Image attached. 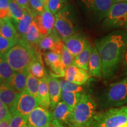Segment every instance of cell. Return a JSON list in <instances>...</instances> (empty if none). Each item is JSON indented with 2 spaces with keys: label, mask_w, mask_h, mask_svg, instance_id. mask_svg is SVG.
I'll use <instances>...</instances> for the list:
<instances>
[{
  "label": "cell",
  "mask_w": 127,
  "mask_h": 127,
  "mask_svg": "<svg viewBox=\"0 0 127 127\" xmlns=\"http://www.w3.org/2000/svg\"><path fill=\"white\" fill-rule=\"evenodd\" d=\"M95 46L102 63V74L109 79L117 72L122 63L127 47V31L117 30L96 39Z\"/></svg>",
  "instance_id": "6da1fadb"
},
{
  "label": "cell",
  "mask_w": 127,
  "mask_h": 127,
  "mask_svg": "<svg viewBox=\"0 0 127 127\" xmlns=\"http://www.w3.org/2000/svg\"><path fill=\"white\" fill-rule=\"evenodd\" d=\"M38 48L31 45L24 39L20 38L3 56L15 72H21L28 69L30 64L41 56Z\"/></svg>",
  "instance_id": "7a4b0ae2"
},
{
  "label": "cell",
  "mask_w": 127,
  "mask_h": 127,
  "mask_svg": "<svg viewBox=\"0 0 127 127\" xmlns=\"http://www.w3.org/2000/svg\"><path fill=\"white\" fill-rule=\"evenodd\" d=\"M96 104L88 94L83 93L72 112L69 127H92L96 115Z\"/></svg>",
  "instance_id": "3957f363"
},
{
  "label": "cell",
  "mask_w": 127,
  "mask_h": 127,
  "mask_svg": "<svg viewBox=\"0 0 127 127\" xmlns=\"http://www.w3.org/2000/svg\"><path fill=\"white\" fill-rule=\"evenodd\" d=\"M127 104V76L112 83L103 92L99 105L103 108L120 107Z\"/></svg>",
  "instance_id": "277c9868"
},
{
  "label": "cell",
  "mask_w": 127,
  "mask_h": 127,
  "mask_svg": "<svg viewBox=\"0 0 127 127\" xmlns=\"http://www.w3.org/2000/svg\"><path fill=\"white\" fill-rule=\"evenodd\" d=\"M54 30L63 41L77 33V23L69 5L64 7L55 15Z\"/></svg>",
  "instance_id": "5b68a950"
},
{
  "label": "cell",
  "mask_w": 127,
  "mask_h": 127,
  "mask_svg": "<svg viewBox=\"0 0 127 127\" xmlns=\"http://www.w3.org/2000/svg\"><path fill=\"white\" fill-rule=\"evenodd\" d=\"M127 122V106H122L96 114L92 127H119Z\"/></svg>",
  "instance_id": "8992f818"
},
{
  "label": "cell",
  "mask_w": 127,
  "mask_h": 127,
  "mask_svg": "<svg viewBox=\"0 0 127 127\" xmlns=\"http://www.w3.org/2000/svg\"><path fill=\"white\" fill-rule=\"evenodd\" d=\"M102 27L107 30L127 27V2H117L112 6L104 19Z\"/></svg>",
  "instance_id": "52a82bcc"
},
{
  "label": "cell",
  "mask_w": 127,
  "mask_h": 127,
  "mask_svg": "<svg viewBox=\"0 0 127 127\" xmlns=\"http://www.w3.org/2000/svg\"><path fill=\"white\" fill-rule=\"evenodd\" d=\"M39 106L38 100L25 91L20 93L18 100L11 114H18L24 118L28 119V115L34 109Z\"/></svg>",
  "instance_id": "ba28073f"
},
{
  "label": "cell",
  "mask_w": 127,
  "mask_h": 127,
  "mask_svg": "<svg viewBox=\"0 0 127 127\" xmlns=\"http://www.w3.org/2000/svg\"><path fill=\"white\" fill-rule=\"evenodd\" d=\"M34 20L42 36L51 34L54 31L55 16L49 9L47 2L45 3L44 10L35 16Z\"/></svg>",
  "instance_id": "9c48e42d"
},
{
  "label": "cell",
  "mask_w": 127,
  "mask_h": 127,
  "mask_svg": "<svg viewBox=\"0 0 127 127\" xmlns=\"http://www.w3.org/2000/svg\"><path fill=\"white\" fill-rule=\"evenodd\" d=\"M52 120L50 109L38 106L28 115L27 125L29 127H50Z\"/></svg>",
  "instance_id": "30bf717a"
},
{
  "label": "cell",
  "mask_w": 127,
  "mask_h": 127,
  "mask_svg": "<svg viewBox=\"0 0 127 127\" xmlns=\"http://www.w3.org/2000/svg\"><path fill=\"white\" fill-rule=\"evenodd\" d=\"M81 1L89 12L99 20L104 19L112 6L117 2L116 0H81Z\"/></svg>",
  "instance_id": "8fae6325"
},
{
  "label": "cell",
  "mask_w": 127,
  "mask_h": 127,
  "mask_svg": "<svg viewBox=\"0 0 127 127\" xmlns=\"http://www.w3.org/2000/svg\"><path fill=\"white\" fill-rule=\"evenodd\" d=\"M43 57L45 64L50 68L51 77H64L66 68L64 66L62 61L61 55L50 51L44 52Z\"/></svg>",
  "instance_id": "7c38bea8"
},
{
  "label": "cell",
  "mask_w": 127,
  "mask_h": 127,
  "mask_svg": "<svg viewBox=\"0 0 127 127\" xmlns=\"http://www.w3.org/2000/svg\"><path fill=\"white\" fill-rule=\"evenodd\" d=\"M64 47V43L63 39L60 38L54 29L51 34L42 36L38 45V48L39 51H51L60 55H61L63 52Z\"/></svg>",
  "instance_id": "4fadbf2b"
},
{
  "label": "cell",
  "mask_w": 127,
  "mask_h": 127,
  "mask_svg": "<svg viewBox=\"0 0 127 127\" xmlns=\"http://www.w3.org/2000/svg\"><path fill=\"white\" fill-rule=\"evenodd\" d=\"M63 42L68 50L74 57L80 54L90 44L87 37L78 32L65 39Z\"/></svg>",
  "instance_id": "5bb4252c"
},
{
  "label": "cell",
  "mask_w": 127,
  "mask_h": 127,
  "mask_svg": "<svg viewBox=\"0 0 127 127\" xmlns=\"http://www.w3.org/2000/svg\"><path fill=\"white\" fill-rule=\"evenodd\" d=\"M90 77L88 71L73 64L65 69V79L72 83L82 85L88 81Z\"/></svg>",
  "instance_id": "9a60e30c"
},
{
  "label": "cell",
  "mask_w": 127,
  "mask_h": 127,
  "mask_svg": "<svg viewBox=\"0 0 127 127\" xmlns=\"http://www.w3.org/2000/svg\"><path fill=\"white\" fill-rule=\"evenodd\" d=\"M46 77L50 96V111L52 112L56 107L57 104L61 101L62 90L59 80L57 78L52 77L51 75H47Z\"/></svg>",
  "instance_id": "2e32d148"
},
{
  "label": "cell",
  "mask_w": 127,
  "mask_h": 127,
  "mask_svg": "<svg viewBox=\"0 0 127 127\" xmlns=\"http://www.w3.org/2000/svg\"><path fill=\"white\" fill-rule=\"evenodd\" d=\"M72 111L64 101H61L51 112L52 119L64 124H69Z\"/></svg>",
  "instance_id": "e0dca14e"
},
{
  "label": "cell",
  "mask_w": 127,
  "mask_h": 127,
  "mask_svg": "<svg viewBox=\"0 0 127 127\" xmlns=\"http://www.w3.org/2000/svg\"><path fill=\"white\" fill-rule=\"evenodd\" d=\"M20 93L9 87L0 85V100L8 107L10 111L15 107Z\"/></svg>",
  "instance_id": "ac0fdd59"
},
{
  "label": "cell",
  "mask_w": 127,
  "mask_h": 127,
  "mask_svg": "<svg viewBox=\"0 0 127 127\" xmlns=\"http://www.w3.org/2000/svg\"><path fill=\"white\" fill-rule=\"evenodd\" d=\"M88 73L90 77L101 78L102 63L99 54L95 46H94L90 61L88 64Z\"/></svg>",
  "instance_id": "d6986e66"
},
{
  "label": "cell",
  "mask_w": 127,
  "mask_h": 127,
  "mask_svg": "<svg viewBox=\"0 0 127 127\" xmlns=\"http://www.w3.org/2000/svg\"><path fill=\"white\" fill-rule=\"evenodd\" d=\"M28 74L29 69H26L21 72H15L7 87L14 89L18 93L25 91Z\"/></svg>",
  "instance_id": "ffe728a7"
},
{
  "label": "cell",
  "mask_w": 127,
  "mask_h": 127,
  "mask_svg": "<svg viewBox=\"0 0 127 127\" xmlns=\"http://www.w3.org/2000/svg\"><path fill=\"white\" fill-rule=\"evenodd\" d=\"M34 17L32 14L28 9H25L23 18L19 21L12 23L18 32L20 38H24L25 34L29 29L30 25L34 21Z\"/></svg>",
  "instance_id": "44dd1931"
},
{
  "label": "cell",
  "mask_w": 127,
  "mask_h": 127,
  "mask_svg": "<svg viewBox=\"0 0 127 127\" xmlns=\"http://www.w3.org/2000/svg\"><path fill=\"white\" fill-rule=\"evenodd\" d=\"M0 35L12 41H18L20 39L18 32L10 18L1 20L0 25Z\"/></svg>",
  "instance_id": "7402d4cb"
},
{
  "label": "cell",
  "mask_w": 127,
  "mask_h": 127,
  "mask_svg": "<svg viewBox=\"0 0 127 127\" xmlns=\"http://www.w3.org/2000/svg\"><path fill=\"white\" fill-rule=\"evenodd\" d=\"M38 100L39 106L47 109H50L51 101L47 77L39 79Z\"/></svg>",
  "instance_id": "603a6c76"
},
{
  "label": "cell",
  "mask_w": 127,
  "mask_h": 127,
  "mask_svg": "<svg viewBox=\"0 0 127 127\" xmlns=\"http://www.w3.org/2000/svg\"><path fill=\"white\" fill-rule=\"evenodd\" d=\"M15 71L6 61L3 55H0V85L7 86Z\"/></svg>",
  "instance_id": "cb8c5ba5"
},
{
  "label": "cell",
  "mask_w": 127,
  "mask_h": 127,
  "mask_svg": "<svg viewBox=\"0 0 127 127\" xmlns=\"http://www.w3.org/2000/svg\"><path fill=\"white\" fill-rule=\"evenodd\" d=\"M93 47L91 44H89L82 51L74 58L73 65L88 71V64L91 57Z\"/></svg>",
  "instance_id": "d4e9b609"
},
{
  "label": "cell",
  "mask_w": 127,
  "mask_h": 127,
  "mask_svg": "<svg viewBox=\"0 0 127 127\" xmlns=\"http://www.w3.org/2000/svg\"><path fill=\"white\" fill-rule=\"evenodd\" d=\"M42 36L39 32L38 28L34 20V21L30 25L29 29L27 32L24 39L32 46H38Z\"/></svg>",
  "instance_id": "484cf974"
},
{
  "label": "cell",
  "mask_w": 127,
  "mask_h": 127,
  "mask_svg": "<svg viewBox=\"0 0 127 127\" xmlns=\"http://www.w3.org/2000/svg\"><path fill=\"white\" fill-rule=\"evenodd\" d=\"M28 69L30 74L38 79L43 78L47 76L41 56L35 60L30 64Z\"/></svg>",
  "instance_id": "4316f807"
},
{
  "label": "cell",
  "mask_w": 127,
  "mask_h": 127,
  "mask_svg": "<svg viewBox=\"0 0 127 127\" xmlns=\"http://www.w3.org/2000/svg\"><path fill=\"white\" fill-rule=\"evenodd\" d=\"M9 18L12 23L19 21L23 18L25 13V8L21 7L15 0L9 1Z\"/></svg>",
  "instance_id": "83f0119b"
},
{
  "label": "cell",
  "mask_w": 127,
  "mask_h": 127,
  "mask_svg": "<svg viewBox=\"0 0 127 127\" xmlns=\"http://www.w3.org/2000/svg\"><path fill=\"white\" fill-rule=\"evenodd\" d=\"M84 93H68L62 91L61 100L64 101L73 111Z\"/></svg>",
  "instance_id": "f1b7e54d"
},
{
  "label": "cell",
  "mask_w": 127,
  "mask_h": 127,
  "mask_svg": "<svg viewBox=\"0 0 127 127\" xmlns=\"http://www.w3.org/2000/svg\"><path fill=\"white\" fill-rule=\"evenodd\" d=\"M39 79L35 77L29 72L26 85V91L38 99V96Z\"/></svg>",
  "instance_id": "f546056e"
},
{
  "label": "cell",
  "mask_w": 127,
  "mask_h": 127,
  "mask_svg": "<svg viewBox=\"0 0 127 127\" xmlns=\"http://www.w3.org/2000/svg\"><path fill=\"white\" fill-rule=\"evenodd\" d=\"M62 91L68 93H83L84 88L81 85L72 83L65 79L59 80Z\"/></svg>",
  "instance_id": "4dcf8cb0"
},
{
  "label": "cell",
  "mask_w": 127,
  "mask_h": 127,
  "mask_svg": "<svg viewBox=\"0 0 127 127\" xmlns=\"http://www.w3.org/2000/svg\"><path fill=\"white\" fill-rule=\"evenodd\" d=\"M45 2L44 0H30L27 8L35 17L44 10Z\"/></svg>",
  "instance_id": "1f68e13d"
},
{
  "label": "cell",
  "mask_w": 127,
  "mask_h": 127,
  "mask_svg": "<svg viewBox=\"0 0 127 127\" xmlns=\"http://www.w3.org/2000/svg\"><path fill=\"white\" fill-rule=\"evenodd\" d=\"M48 5L54 16L64 7L67 5V0H48Z\"/></svg>",
  "instance_id": "d6a6232c"
},
{
  "label": "cell",
  "mask_w": 127,
  "mask_h": 127,
  "mask_svg": "<svg viewBox=\"0 0 127 127\" xmlns=\"http://www.w3.org/2000/svg\"><path fill=\"white\" fill-rule=\"evenodd\" d=\"M9 123L10 127H23L27 125V119L24 118L18 114H12Z\"/></svg>",
  "instance_id": "836d02e7"
},
{
  "label": "cell",
  "mask_w": 127,
  "mask_h": 127,
  "mask_svg": "<svg viewBox=\"0 0 127 127\" xmlns=\"http://www.w3.org/2000/svg\"><path fill=\"white\" fill-rule=\"evenodd\" d=\"M17 42L18 41L9 40L0 35V55L4 54Z\"/></svg>",
  "instance_id": "e575fe53"
},
{
  "label": "cell",
  "mask_w": 127,
  "mask_h": 127,
  "mask_svg": "<svg viewBox=\"0 0 127 127\" xmlns=\"http://www.w3.org/2000/svg\"><path fill=\"white\" fill-rule=\"evenodd\" d=\"M61 57L63 65L65 68L73 64V61L75 57L71 54V52L68 50L65 45L64 47L63 52L61 54Z\"/></svg>",
  "instance_id": "d590c367"
},
{
  "label": "cell",
  "mask_w": 127,
  "mask_h": 127,
  "mask_svg": "<svg viewBox=\"0 0 127 127\" xmlns=\"http://www.w3.org/2000/svg\"><path fill=\"white\" fill-rule=\"evenodd\" d=\"M9 1L10 0H0V20L9 18Z\"/></svg>",
  "instance_id": "8d00e7d4"
},
{
  "label": "cell",
  "mask_w": 127,
  "mask_h": 127,
  "mask_svg": "<svg viewBox=\"0 0 127 127\" xmlns=\"http://www.w3.org/2000/svg\"><path fill=\"white\" fill-rule=\"evenodd\" d=\"M12 117V114L7 106L0 108V121H9Z\"/></svg>",
  "instance_id": "74e56055"
},
{
  "label": "cell",
  "mask_w": 127,
  "mask_h": 127,
  "mask_svg": "<svg viewBox=\"0 0 127 127\" xmlns=\"http://www.w3.org/2000/svg\"><path fill=\"white\" fill-rule=\"evenodd\" d=\"M15 1L21 7L25 9L27 8L28 3L30 2V0H15Z\"/></svg>",
  "instance_id": "f35d334b"
},
{
  "label": "cell",
  "mask_w": 127,
  "mask_h": 127,
  "mask_svg": "<svg viewBox=\"0 0 127 127\" xmlns=\"http://www.w3.org/2000/svg\"><path fill=\"white\" fill-rule=\"evenodd\" d=\"M122 64H123V66L124 69L125 74L127 75V47L126 51H125V54H124V56Z\"/></svg>",
  "instance_id": "ab89813d"
},
{
  "label": "cell",
  "mask_w": 127,
  "mask_h": 127,
  "mask_svg": "<svg viewBox=\"0 0 127 127\" xmlns=\"http://www.w3.org/2000/svg\"><path fill=\"white\" fill-rule=\"evenodd\" d=\"M50 127H66L65 126V124H62L60 122L57 121L56 120H52L51 124Z\"/></svg>",
  "instance_id": "60d3db41"
},
{
  "label": "cell",
  "mask_w": 127,
  "mask_h": 127,
  "mask_svg": "<svg viewBox=\"0 0 127 127\" xmlns=\"http://www.w3.org/2000/svg\"><path fill=\"white\" fill-rule=\"evenodd\" d=\"M0 127H10L9 121H0Z\"/></svg>",
  "instance_id": "b9f144b4"
},
{
  "label": "cell",
  "mask_w": 127,
  "mask_h": 127,
  "mask_svg": "<svg viewBox=\"0 0 127 127\" xmlns=\"http://www.w3.org/2000/svg\"><path fill=\"white\" fill-rule=\"evenodd\" d=\"M4 107H6V105L1 101V100H0V108H1Z\"/></svg>",
  "instance_id": "7bdbcfd3"
},
{
  "label": "cell",
  "mask_w": 127,
  "mask_h": 127,
  "mask_svg": "<svg viewBox=\"0 0 127 127\" xmlns=\"http://www.w3.org/2000/svg\"><path fill=\"white\" fill-rule=\"evenodd\" d=\"M119 127H127V122L125 123L124 124H123V125H121V126H120Z\"/></svg>",
  "instance_id": "ee69618b"
},
{
  "label": "cell",
  "mask_w": 127,
  "mask_h": 127,
  "mask_svg": "<svg viewBox=\"0 0 127 127\" xmlns=\"http://www.w3.org/2000/svg\"><path fill=\"white\" fill-rule=\"evenodd\" d=\"M44 1H45V2H48V0H44Z\"/></svg>",
  "instance_id": "f6af8a7d"
},
{
  "label": "cell",
  "mask_w": 127,
  "mask_h": 127,
  "mask_svg": "<svg viewBox=\"0 0 127 127\" xmlns=\"http://www.w3.org/2000/svg\"><path fill=\"white\" fill-rule=\"evenodd\" d=\"M1 20H0V25H1Z\"/></svg>",
  "instance_id": "bcb514c9"
},
{
  "label": "cell",
  "mask_w": 127,
  "mask_h": 127,
  "mask_svg": "<svg viewBox=\"0 0 127 127\" xmlns=\"http://www.w3.org/2000/svg\"><path fill=\"white\" fill-rule=\"evenodd\" d=\"M116 1H117V2H118V0H116Z\"/></svg>",
  "instance_id": "7dc6e473"
}]
</instances>
